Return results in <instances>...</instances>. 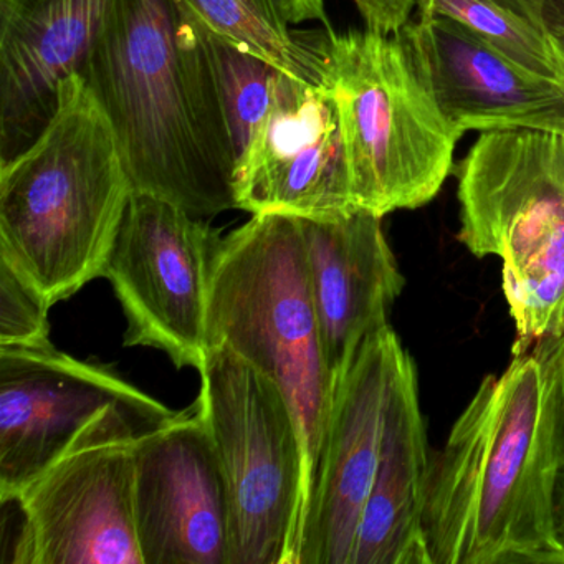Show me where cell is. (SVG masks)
Here are the masks:
<instances>
[{
    "mask_svg": "<svg viewBox=\"0 0 564 564\" xmlns=\"http://www.w3.org/2000/svg\"><path fill=\"white\" fill-rule=\"evenodd\" d=\"M564 467V336L487 376L431 458V564H564L553 501Z\"/></svg>",
    "mask_w": 564,
    "mask_h": 564,
    "instance_id": "1",
    "label": "cell"
},
{
    "mask_svg": "<svg viewBox=\"0 0 564 564\" xmlns=\"http://www.w3.org/2000/svg\"><path fill=\"white\" fill-rule=\"evenodd\" d=\"M78 74L113 124L134 193L200 219L237 209L206 29L186 6L115 0Z\"/></svg>",
    "mask_w": 564,
    "mask_h": 564,
    "instance_id": "2",
    "label": "cell"
},
{
    "mask_svg": "<svg viewBox=\"0 0 564 564\" xmlns=\"http://www.w3.org/2000/svg\"><path fill=\"white\" fill-rule=\"evenodd\" d=\"M134 189L110 118L80 74L0 170V259L52 306L104 276Z\"/></svg>",
    "mask_w": 564,
    "mask_h": 564,
    "instance_id": "3",
    "label": "cell"
},
{
    "mask_svg": "<svg viewBox=\"0 0 564 564\" xmlns=\"http://www.w3.org/2000/svg\"><path fill=\"white\" fill-rule=\"evenodd\" d=\"M207 341L232 349L285 394L305 452V518L335 376L323 351L299 217L253 214L224 237L210 280Z\"/></svg>",
    "mask_w": 564,
    "mask_h": 564,
    "instance_id": "4",
    "label": "cell"
},
{
    "mask_svg": "<svg viewBox=\"0 0 564 564\" xmlns=\"http://www.w3.org/2000/svg\"><path fill=\"white\" fill-rule=\"evenodd\" d=\"M455 176L458 240L475 257L503 263L513 351L564 336V134L487 131Z\"/></svg>",
    "mask_w": 564,
    "mask_h": 564,
    "instance_id": "5",
    "label": "cell"
},
{
    "mask_svg": "<svg viewBox=\"0 0 564 564\" xmlns=\"http://www.w3.org/2000/svg\"><path fill=\"white\" fill-rule=\"evenodd\" d=\"M319 85L338 110L359 209L384 217L437 196L460 140L395 35L319 32Z\"/></svg>",
    "mask_w": 564,
    "mask_h": 564,
    "instance_id": "6",
    "label": "cell"
},
{
    "mask_svg": "<svg viewBox=\"0 0 564 564\" xmlns=\"http://www.w3.org/2000/svg\"><path fill=\"white\" fill-rule=\"evenodd\" d=\"M196 404L229 505L227 564H295L305 508V452L273 379L224 345L207 349Z\"/></svg>",
    "mask_w": 564,
    "mask_h": 564,
    "instance_id": "7",
    "label": "cell"
},
{
    "mask_svg": "<svg viewBox=\"0 0 564 564\" xmlns=\"http://www.w3.org/2000/svg\"><path fill=\"white\" fill-rule=\"evenodd\" d=\"M131 409L101 411L15 497L21 564H143L134 523V445L163 427ZM6 501V500H4Z\"/></svg>",
    "mask_w": 564,
    "mask_h": 564,
    "instance_id": "8",
    "label": "cell"
},
{
    "mask_svg": "<svg viewBox=\"0 0 564 564\" xmlns=\"http://www.w3.org/2000/svg\"><path fill=\"white\" fill-rule=\"evenodd\" d=\"M223 239L200 217L133 194L104 270L127 316L124 346L160 349L180 369L203 368L210 280Z\"/></svg>",
    "mask_w": 564,
    "mask_h": 564,
    "instance_id": "9",
    "label": "cell"
},
{
    "mask_svg": "<svg viewBox=\"0 0 564 564\" xmlns=\"http://www.w3.org/2000/svg\"><path fill=\"white\" fill-rule=\"evenodd\" d=\"M111 405L158 422L166 408L117 372L47 346H0V501L15 497L51 467Z\"/></svg>",
    "mask_w": 564,
    "mask_h": 564,
    "instance_id": "10",
    "label": "cell"
},
{
    "mask_svg": "<svg viewBox=\"0 0 564 564\" xmlns=\"http://www.w3.org/2000/svg\"><path fill=\"white\" fill-rule=\"evenodd\" d=\"M237 209L335 220L359 210L338 110L318 84L276 72L234 170Z\"/></svg>",
    "mask_w": 564,
    "mask_h": 564,
    "instance_id": "11",
    "label": "cell"
},
{
    "mask_svg": "<svg viewBox=\"0 0 564 564\" xmlns=\"http://www.w3.org/2000/svg\"><path fill=\"white\" fill-rule=\"evenodd\" d=\"M404 346L391 326L369 335L336 378L295 564H351L378 467L392 372Z\"/></svg>",
    "mask_w": 564,
    "mask_h": 564,
    "instance_id": "12",
    "label": "cell"
},
{
    "mask_svg": "<svg viewBox=\"0 0 564 564\" xmlns=\"http://www.w3.org/2000/svg\"><path fill=\"white\" fill-rule=\"evenodd\" d=\"M134 523L143 564H227L229 505L197 404L138 438Z\"/></svg>",
    "mask_w": 564,
    "mask_h": 564,
    "instance_id": "13",
    "label": "cell"
},
{
    "mask_svg": "<svg viewBox=\"0 0 564 564\" xmlns=\"http://www.w3.org/2000/svg\"><path fill=\"white\" fill-rule=\"evenodd\" d=\"M394 35L458 137L517 128L564 134L560 84L524 70L467 25L419 12Z\"/></svg>",
    "mask_w": 564,
    "mask_h": 564,
    "instance_id": "14",
    "label": "cell"
},
{
    "mask_svg": "<svg viewBox=\"0 0 564 564\" xmlns=\"http://www.w3.org/2000/svg\"><path fill=\"white\" fill-rule=\"evenodd\" d=\"M115 0H0V151L12 160L51 121Z\"/></svg>",
    "mask_w": 564,
    "mask_h": 564,
    "instance_id": "15",
    "label": "cell"
},
{
    "mask_svg": "<svg viewBox=\"0 0 564 564\" xmlns=\"http://www.w3.org/2000/svg\"><path fill=\"white\" fill-rule=\"evenodd\" d=\"M299 219L323 351L336 382L361 343L389 326L405 280L382 217L359 209L343 219Z\"/></svg>",
    "mask_w": 564,
    "mask_h": 564,
    "instance_id": "16",
    "label": "cell"
},
{
    "mask_svg": "<svg viewBox=\"0 0 564 564\" xmlns=\"http://www.w3.org/2000/svg\"><path fill=\"white\" fill-rule=\"evenodd\" d=\"M431 455L408 351L389 386L378 467L362 508L351 564H431L424 536Z\"/></svg>",
    "mask_w": 564,
    "mask_h": 564,
    "instance_id": "17",
    "label": "cell"
},
{
    "mask_svg": "<svg viewBox=\"0 0 564 564\" xmlns=\"http://www.w3.org/2000/svg\"><path fill=\"white\" fill-rule=\"evenodd\" d=\"M217 37L239 45L276 70L319 85V32L292 29L283 0H180Z\"/></svg>",
    "mask_w": 564,
    "mask_h": 564,
    "instance_id": "18",
    "label": "cell"
},
{
    "mask_svg": "<svg viewBox=\"0 0 564 564\" xmlns=\"http://www.w3.org/2000/svg\"><path fill=\"white\" fill-rule=\"evenodd\" d=\"M417 9L467 25L524 70L560 84V62L551 32L497 0H419Z\"/></svg>",
    "mask_w": 564,
    "mask_h": 564,
    "instance_id": "19",
    "label": "cell"
},
{
    "mask_svg": "<svg viewBox=\"0 0 564 564\" xmlns=\"http://www.w3.org/2000/svg\"><path fill=\"white\" fill-rule=\"evenodd\" d=\"M206 42L237 163L249 143L253 128L269 108L270 87L279 70L239 45L217 37L207 29Z\"/></svg>",
    "mask_w": 564,
    "mask_h": 564,
    "instance_id": "20",
    "label": "cell"
},
{
    "mask_svg": "<svg viewBox=\"0 0 564 564\" xmlns=\"http://www.w3.org/2000/svg\"><path fill=\"white\" fill-rule=\"evenodd\" d=\"M51 303L11 263L0 259V346H47Z\"/></svg>",
    "mask_w": 564,
    "mask_h": 564,
    "instance_id": "21",
    "label": "cell"
},
{
    "mask_svg": "<svg viewBox=\"0 0 564 564\" xmlns=\"http://www.w3.org/2000/svg\"><path fill=\"white\" fill-rule=\"evenodd\" d=\"M366 29L382 35H394L411 21L419 0H352Z\"/></svg>",
    "mask_w": 564,
    "mask_h": 564,
    "instance_id": "22",
    "label": "cell"
},
{
    "mask_svg": "<svg viewBox=\"0 0 564 564\" xmlns=\"http://www.w3.org/2000/svg\"><path fill=\"white\" fill-rule=\"evenodd\" d=\"M550 32H564V0H497Z\"/></svg>",
    "mask_w": 564,
    "mask_h": 564,
    "instance_id": "23",
    "label": "cell"
},
{
    "mask_svg": "<svg viewBox=\"0 0 564 564\" xmlns=\"http://www.w3.org/2000/svg\"><path fill=\"white\" fill-rule=\"evenodd\" d=\"M283 2H285L286 12H289L293 25L315 21L329 28L325 0H283Z\"/></svg>",
    "mask_w": 564,
    "mask_h": 564,
    "instance_id": "24",
    "label": "cell"
},
{
    "mask_svg": "<svg viewBox=\"0 0 564 564\" xmlns=\"http://www.w3.org/2000/svg\"><path fill=\"white\" fill-rule=\"evenodd\" d=\"M553 527L554 536H556L557 543L564 551V467L561 468L556 490H554Z\"/></svg>",
    "mask_w": 564,
    "mask_h": 564,
    "instance_id": "25",
    "label": "cell"
},
{
    "mask_svg": "<svg viewBox=\"0 0 564 564\" xmlns=\"http://www.w3.org/2000/svg\"><path fill=\"white\" fill-rule=\"evenodd\" d=\"M551 39H553L557 62H560V87L564 94V32H551Z\"/></svg>",
    "mask_w": 564,
    "mask_h": 564,
    "instance_id": "26",
    "label": "cell"
}]
</instances>
